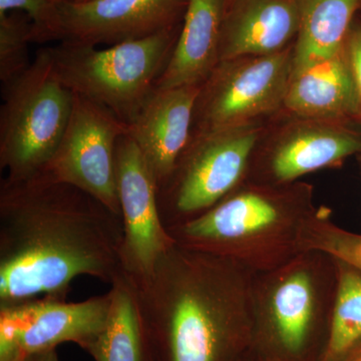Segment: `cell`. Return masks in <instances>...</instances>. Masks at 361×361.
Segmentation results:
<instances>
[{"label": "cell", "instance_id": "23", "mask_svg": "<svg viewBox=\"0 0 361 361\" xmlns=\"http://www.w3.org/2000/svg\"><path fill=\"white\" fill-rule=\"evenodd\" d=\"M20 11L27 16L35 28L37 42L63 40L61 13L54 0H0V16Z\"/></svg>", "mask_w": 361, "mask_h": 361}, {"label": "cell", "instance_id": "18", "mask_svg": "<svg viewBox=\"0 0 361 361\" xmlns=\"http://www.w3.org/2000/svg\"><path fill=\"white\" fill-rule=\"evenodd\" d=\"M361 0H299L300 23L293 47L292 75L343 49Z\"/></svg>", "mask_w": 361, "mask_h": 361}, {"label": "cell", "instance_id": "16", "mask_svg": "<svg viewBox=\"0 0 361 361\" xmlns=\"http://www.w3.org/2000/svg\"><path fill=\"white\" fill-rule=\"evenodd\" d=\"M227 0H188L184 23L156 89L202 85L220 61Z\"/></svg>", "mask_w": 361, "mask_h": 361}, {"label": "cell", "instance_id": "26", "mask_svg": "<svg viewBox=\"0 0 361 361\" xmlns=\"http://www.w3.org/2000/svg\"><path fill=\"white\" fill-rule=\"evenodd\" d=\"M341 361H361V342L350 353H348Z\"/></svg>", "mask_w": 361, "mask_h": 361}, {"label": "cell", "instance_id": "13", "mask_svg": "<svg viewBox=\"0 0 361 361\" xmlns=\"http://www.w3.org/2000/svg\"><path fill=\"white\" fill-rule=\"evenodd\" d=\"M188 0L59 2L63 40L97 47L151 37L174 27ZM61 40V42H63Z\"/></svg>", "mask_w": 361, "mask_h": 361}, {"label": "cell", "instance_id": "19", "mask_svg": "<svg viewBox=\"0 0 361 361\" xmlns=\"http://www.w3.org/2000/svg\"><path fill=\"white\" fill-rule=\"evenodd\" d=\"M110 294L108 322L87 353L94 361H149L130 278H116Z\"/></svg>", "mask_w": 361, "mask_h": 361}, {"label": "cell", "instance_id": "8", "mask_svg": "<svg viewBox=\"0 0 361 361\" xmlns=\"http://www.w3.org/2000/svg\"><path fill=\"white\" fill-rule=\"evenodd\" d=\"M293 47L218 63L202 85L195 109L197 135L254 123L284 106Z\"/></svg>", "mask_w": 361, "mask_h": 361}, {"label": "cell", "instance_id": "27", "mask_svg": "<svg viewBox=\"0 0 361 361\" xmlns=\"http://www.w3.org/2000/svg\"><path fill=\"white\" fill-rule=\"evenodd\" d=\"M243 361H265V360H261L260 357H258L257 355H254V353H252V351H250V353H249V355L246 356L245 360H244Z\"/></svg>", "mask_w": 361, "mask_h": 361}, {"label": "cell", "instance_id": "9", "mask_svg": "<svg viewBox=\"0 0 361 361\" xmlns=\"http://www.w3.org/2000/svg\"><path fill=\"white\" fill-rule=\"evenodd\" d=\"M129 126L101 104L75 94L73 111L42 177L87 192L121 216L116 151Z\"/></svg>", "mask_w": 361, "mask_h": 361}, {"label": "cell", "instance_id": "7", "mask_svg": "<svg viewBox=\"0 0 361 361\" xmlns=\"http://www.w3.org/2000/svg\"><path fill=\"white\" fill-rule=\"evenodd\" d=\"M260 127L244 123L191 137L158 202L165 227L193 220L246 179Z\"/></svg>", "mask_w": 361, "mask_h": 361}, {"label": "cell", "instance_id": "17", "mask_svg": "<svg viewBox=\"0 0 361 361\" xmlns=\"http://www.w3.org/2000/svg\"><path fill=\"white\" fill-rule=\"evenodd\" d=\"M284 106L301 118L341 122L360 116V104L348 49L292 75Z\"/></svg>", "mask_w": 361, "mask_h": 361}, {"label": "cell", "instance_id": "5", "mask_svg": "<svg viewBox=\"0 0 361 361\" xmlns=\"http://www.w3.org/2000/svg\"><path fill=\"white\" fill-rule=\"evenodd\" d=\"M174 32L173 27L106 49L63 40L49 51L59 78L73 94L129 125L156 90L178 39Z\"/></svg>", "mask_w": 361, "mask_h": 361}, {"label": "cell", "instance_id": "15", "mask_svg": "<svg viewBox=\"0 0 361 361\" xmlns=\"http://www.w3.org/2000/svg\"><path fill=\"white\" fill-rule=\"evenodd\" d=\"M299 23V0H233L223 23L220 61L282 51Z\"/></svg>", "mask_w": 361, "mask_h": 361}, {"label": "cell", "instance_id": "21", "mask_svg": "<svg viewBox=\"0 0 361 361\" xmlns=\"http://www.w3.org/2000/svg\"><path fill=\"white\" fill-rule=\"evenodd\" d=\"M301 251L318 250L361 271V233L344 229L331 219V211L318 207L304 226Z\"/></svg>", "mask_w": 361, "mask_h": 361}, {"label": "cell", "instance_id": "20", "mask_svg": "<svg viewBox=\"0 0 361 361\" xmlns=\"http://www.w3.org/2000/svg\"><path fill=\"white\" fill-rule=\"evenodd\" d=\"M336 264V303L329 342L320 361H341L361 342V271L338 259Z\"/></svg>", "mask_w": 361, "mask_h": 361}, {"label": "cell", "instance_id": "31", "mask_svg": "<svg viewBox=\"0 0 361 361\" xmlns=\"http://www.w3.org/2000/svg\"><path fill=\"white\" fill-rule=\"evenodd\" d=\"M360 166H361V155L360 157Z\"/></svg>", "mask_w": 361, "mask_h": 361}, {"label": "cell", "instance_id": "6", "mask_svg": "<svg viewBox=\"0 0 361 361\" xmlns=\"http://www.w3.org/2000/svg\"><path fill=\"white\" fill-rule=\"evenodd\" d=\"M75 94L59 78L51 51L42 49L20 75L4 85L0 167L6 179L39 177L63 139Z\"/></svg>", "mask_w": 361, "mask_h": 361}, {"label": "cell", "instance_id": "12", "mask_svg": "<svg viewBox=\"0 0 361 361\" xmlns=\"http://www.w3.org/2000/svg\"><path fill=\"white\" fill-rule=\"evenodd\" d=\"M361 155V135L341 122L301 118L256 149L246 179L261 184H288L310 173L341 165Z\"/></svg>", "mask_w": 361, "mask_h": 361}, {"label": "cell", "instance_id": "1", "mask_svg": "<svg viewBox=\"0 0 361 361\" xmlns=\"http://www.w3.org/2000/svg\"><path fill=\"white\" fill-rule=\"evenodd\" d=\"M122 217L87 192L39 176L0 186V305L66 298L75 278L123 274Z\"/></svg>", "mask_w": 361, "mask_h": 361}, {"label": "cell", "instance_id": "30", "mask_svg": "<svg viewBox=\"0 0 361 361\" xmlns=\"http://www.w3.org/2000/svg\"><path fill=\"white\" fill-rule=\"evenodd\" d=\"M54 1L58 2V4H59V2L65 1V0H54Z\"/></svg>", "mask_w": 361, "mask_h": 361}, {"label": "cell", "instance_id": "11", "mask_svg": "<svg viewBox=\"0 0 361 361\" xmlns=\"http://www.w3.org/2000/svg\"><path fill=\"white\" fill-rule=\"evenodd\" d=\"M116 180L123 230V274L139 281L151 274L176 242L161 218L153 173L128 134L116 146Z\"/></svg>", "mask_w": 361, "mask_h": 361}, {"label": "cell", "instance_id": "2", "mask_svg": "<svg viewBox=\"0 0 361 361\" xmlns=\"http://www.w3.org/2000/svg\"><path fill=\"white\" fill-rule=\"evenodd\" d=\"M130 281L149 361H243L250 353L254 274L245 268L176 243L149 276Z\"/></svg>", "mask_w": 361, "mask_h": 361}, {"label": "cell", "instance_id": "29", "mask_svg": "<svg viewBox=\"0 0 361 361\" xmlns=\"http://www.w3.org/2000/svg\"><path fill=\"white\" fill-rule=\"evenodd\" d=\"M232 1L233 0H227V6H229V4H231Z\"/></svg>", "mask_w": 361, "mask_h": 361}, {"label": "cell", "instance_id": "28", "mask_svg": "<svg viewBox=\"0 0 361 361\" xmlns=\"http://www.w3.org/2000/svg\"><path fill=\"white\" fill-rule=\"evenodd\" d=\"M65 1H71V2H82V1H87V0H65Z\"/></svg>", "mask_w": 361, "mask_h": 361}, {"label": "cell", "instance_id": "4", "mask_svg": "<svg viewBox=\"0 0 361 361\" xmlns=\"http://www.w3.org/2000/svg\"><path fill=\"white\" fill-rule=\"evenodd\" d=\"M336 259L302 251L254 275L251 351L265 361H320L337 291Z\"/></svg>", "mask_w": 361, "mask_h": 361}, {"label": "cell", "instance_id": "22", "mask_svg": "<svg viewBox=\"0 0 361 361\" xmlns=\"http://www.w3.org/2000/svg\"><path fill=\"white\" fill-rule=\"evenodd\" d=\"M37 42L32 21L6 13L0 16V80L11 82L30 65L28 44Z\"/></svg>", "mask_w": 361, "mask_h": 361}, {"label": "cell", "instance_id": "25", "mask_svg": "<svg viewBox=\"0 0 361 361\" xmlns=\"http://www.w3.org/2000/svg\"><path fill=\"white\" fill-rule=\"evenodd\" d=\"M11 361H59L56 349L51 350L39 351V353H30L20 357L14 358Z\"/></svg>", "mask_w": 361, "mask_h": 361}, {"label": "cell", "instance_id": "14", "mask_svg": "<svg viewBox=\"0 0 361 361\" xmlns=\"http://www.w3.org/2000/svg\"><path fill=\"white\" fill-rule=\"evenodd\" d=\"M202 85L154 90L128 135L140 149L159 189L167 182L191 140L192 123Z\"/></svg>", "mask_w": 361, "mask_h": 361}, {"label": "cell", "instance_id": "32", "mask_svg": "<svg viewBox=\"0 0 361 361\" xmlns=\"http://www.w3.org/2000/svg\"><path fill=\"white\" fill-rule=\"evenodd\" d=\"M360 8H361V4H360Z\"/></svg>", "mask_w": 361, "mask_h": 361}, {"label": "cell", "instance_id": "3", "mask_svg": "<svg viewBox=\"0 0 361 361\" xmlns=\"http://www.w3.org/2000/svg\"><path fill=\"white\" fill-rule=\"evenodd\" d=\"M317 208L306 183L245 180L205 213L168 232L178 245L229 259L261 274L302 252L304 226Z\"/></svg>", "mask_w": 361, "mask_h": 361}, {"label": "cell", "instance_id": "10", "mask_svg": "<svg viewBox=\"0 0 361 361\" xmlns=\"http://www.w3.org/2000/svg\"><path fill=\"white\" fill-rule=\"evenodd\" d=\"M110 291L87 300L44 296L0 305V361L77 344L87 351L106 326Z\"/></svg>", "mask_w": 361, "mask_h": 361}, {"label": "cell", "instance_id": "24", "mask_svg": "<svg viewBox=\"0 0 361 361\" xmlns=\"http://www.w3.org/2000/svg\"><path fill=\"white\" fill-rule=\"evenodd\" d=\"M345 47L348 49L351 66H353L356 85H357L360 104V116H361V23H353L348 39H346Z\"/></svg>", "mask_w": 361, "mask_h": 361}]
</instances>
